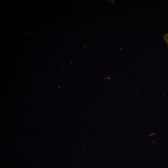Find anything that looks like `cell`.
Segmentation results:
<instances>
[{
  "label": "cell",
  "instance_id": "6da1fadb",
  "mask_svg": "<svg viewBox=\"0 0 168 168\" xmlns=\"http://www.w3.org/2000/svg\"><path fill=\"white\" fill-rule=\"evenodd\" d=\"M163 39L166 43L168 45V33L166 34L163 36Z\"/></svg>",
  "mask_w": 168,
  "mask_h": 168
}]
</instances>
